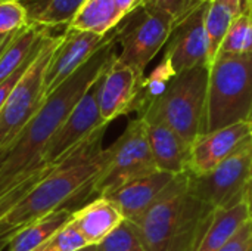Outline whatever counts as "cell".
<instances>
[{
  "mask_svg": "<svg viewBox=\"0 0 252 251\" xmlns=\"http://www.w3.org/2000/svg\"><path fill=\"white\" fill-rule=\"evenodd\" d=\"M117 28L111 40L75 74L65 80L44 102L7 151L0 166V197L32 176L43 163V151L86 92L117 58Z\"/></svg>",
  "mask_w": 252,
  "mask_h": 251,
  "instance_id": "cell-1",
  "label": "cell"
},
{
  "mask_svg": "<svg viewBox=\"0 0 252 251\" xmlns=\"http://www.w3.org/2000/svg\"><path fill=\"white\" fill-rule=\"evenodd\" d=\"M108 126L96 130L75 149L55 164L47 175L6 215L4 228H24L56 210L81 201L105 164L103 135Z\"/></svg>",
  "mask_w": 252,
  "mask_h": 251,
  "instance_id": "cell-2",
  "label": "cell"
},
{
  "mask_svg": "<svg viewBox=\"0 0 252 251\" xmlns=\"http://www.w3.org/2000/svg\"><path fill=\"white\" fill-rule=\"evenodd\" d=\"M214 212L189 191V173H183L134 226L146 251H196Z\"/></svg>",
  "mask_w": 252,
  "mask_h": 251,
  "instance_id": "cell-3",
  "label": "cell"
},
{
  "mask_svg": "<svg viewBox=\"0 0 252 251\" xmlns=\"http://www.w3.org/2000/svg\"><path fill=\"white\" fill-rule=\"evenodd\" d=\"M252 120V53H219L210 67L202 133Z\"/></svg>",
  "mask_w": 252,
  "mask_h": 251,
  "instance_id": "cell-4",
  "label": "cell"
},
{
  "mask_svg": "<svg viewBox=\"0 0 252 251\" xmlns=\"http://www.w3.org/2000/svg\"><path fill=\"white\" fill-rule=\"evenodd\" d=\"M208 77V65H199L174 75L165 92L142 108L137 117L167 124L192 146L202 133Z\"/></svg>",
  "mask_w": 252,
  "mask_h": 251,
  "instance_id": "cell-5",
  "label": "cell"
},
{
  "mask_svg": "<svg viewBox=\"0 0 252 251\" xmlns=\"http://www.w3.org/2000/svg\"><path fill=\"white\" fill-rule=\"evenodd\" d=\"M143 118L131 120L121 136L105 148V164L83 201L109 197L127 183L157 172Z\"/></svg>",
  "mask_w": 252,
  "mask_h": 251,
  "instance_id": "cell-6",
  "label": "cell"
},
{
  "mask_svg": "<svg viewBox=\"0 0 252 251\" xmlns=\"http://www.w3.org/2000/svg\"><path fill=\"white\" fill-rule=\"evenodd\" d=\"M62 34H49L0 111V149L9 151L44 102V75L62 41Z\"/></svg>",
  "mask_w": 252,
  "mask_h": 251,
  "instance_id": "cell-7",
  "label": "cell"
},
{
  "mask_svg": "<svg viewBox=\"0 0 252 251\" xmlns=\"http://www.w3.org/2000/svg\"><path fill=\"white\" fill-rule=\"evenodd\" d=\"M173 28L174 19L167 12L145 3L117 27L118 61L145 77L146 67L165 47Z\"/></svg>",
  "mask_w": 252,
  "mask_h": 251,
  "instance_id": "cell-8",
  "label": "cell"
},
{
  "mask_svg": "<svg viewBox=\"0 0 252 251\" xmlns=\"http://www.w3.org/2000/svg\"><path fill=\"white\" fill-rule=\"evenodd\" d=\"M252 169V138L210 173L189 175V191L214 209L233 206L244 200Z\"/></svg>",
  "mask_w": 252,
  "mask_h": 251,
  "instance_id": "cell-9",
  "label": "cell"
},
{
  "mask_svg": "<svg viewBox=\"0 0 252 251\" xmlns=\"http://www.w3.org/2000/svg\"><path fill=\"white\" fill-rule=\"evenodd\" d=\"M207 4H202L174 24L165 44L162 61L177 75L199 65H208V37L205 30Z\"/></svg>",
  "mask_w": 252,
  "mask_h": 251,
  "instance_id": "cell-10",
  "label": "cell"
},
{
  "mask_svg": "<svg viewBox=\"0 0 252 251\" xmlns=\"http://www.w3.org/2000/svg\"><path fill=\"white\" fill-rule=\"evenodd\" d=\"M105 126L108 124H105L100 117L96 81L80 99V102L74 107L68 118L62 123V126L58 129L55 136L44 148L43 163L49 166L58 164L66 154H69L96 130Z\"/></svg>",
  "mask_w": 252,
  "mask_h": 251,
  "instance_id": "cell-11",
  "label": "cell"
},
{
  "mask_svg": "<svg viewBox=\"0 0 252 251\" xmlns=\"http://www.w3.org/2000/svg\"><path fill=\"white\" fill-rule=\"evenodd\" d=\"M99 36L87 31L65 28L62 41L55 50L44 75V96L55 92L65 80L86 65L114 36Z\"/></svg>",
  "mask_w": 252,
  "mask_h": 251,
  "instance_id": "cell-12",
  "label": "cell"
},
{
  "mask_svg": "<svg viewBox=\"0 0 252 251\" xmlns=\"http://www.w3.org/2000/svg\"><path fill=\"white\" fill-rule=\"evenodd\" d=\"M143 75L117 58L97 80V105L105 124L121 115L137 111Z\"/></svg>",
  "mask_w": 252,
  "mask_h": 251,
  "instance_id": "cell-13",
  "label": "cell"
},
{
  "mask_svg": "<svg viewBox=\"0 0 252 251\" xmlns=\"http://www.w3.org/2000/svg\"><path fill=\"white\" fill-rule=\"evenodd\" d=\"M252 138L251 121H241L196 138L190 148V176H202L232 155Z\"/></svg>",
  "mask_w": 252,
  "mask_h": 251,
  "instance_id": "cell-14",
  "label": "cell"
},
{
  "mask_svg": "<svg viewBox=\"0 0 252 251\" xmlns=\"http://www.w3.org/2000/svg\"><path fill=\"white\" fill-rule=\"evenodd\" d=\"M174 178V175L157 170L145 178L127 183L112 195L103 198H109L120 209L124 220L137 225L146 212L171 185Z\"/></svg>",
  "mask_w": 252,
  "mask_h": 251,
  "instance_id": "cell-15",
  "label": "cell"
},
{
  "mask_svg": "<svg viewBox=\"0 0 252 251\" xmlns=\"http://www.w3.org/2000/svg\"><path fill=\"white\" fill-rule=\"evenodd\" d=\"M143 121L146 124L149 146L157 169L174 176L189 173L192 146L167 124L157 120Z\"/></svg>",
  "mask_w": 252,
  "mask_h": 251,
  "instance_id": "cell-16",
  "label": "cell"
},
{
  "mask_svg": "<svg viewBox=\"0 0 252 251\" xmlns=\"http://www.w3.org/2000/svg\"><path fill=\"white\" fill-rule=\"evenodd\" d=\"M71 222L89 246H97L124 222V216L109 198H96L75 210Z\"/></svg>",
  "mask_w": 252,
  "mask_h": 251,
  "instance_id": "cell-17",
  "label": "cell"
},
{
  "mask_svg": "<svg viewBox=\"0 0 252 251\" xmlns=\"http://www.w3.org/2000/svg\"><path fill=\"white\" fill-rule=\"evenodd\" d=\"M250 220L245 200L223 209H216L211 223L196 251L221 250Z\"/></svg>",
  "mask_w": 252,
  "mask_h": 251,
  "instance_id": "cell-18",
  "label": "cell"
},
{
  "mask_svg": "<svg viewBox=\"0 0 252 251\" xmlns=\"http://www.w3.org/2000/svg\"><path fill=\"white\" fill-rule=\"evenodd\" d=\"M124 18L115 0H86L66 28L108 36Z\"/></svg>",
  "mask_w": 252,
  "mask_h": 251,
  "instance_id": "cell-19",
  "label": "cell"
},
{
  "mask_svg": "<svg viewBox=\"0 0 252 251\" xmlns=\"http://www.w3.org/2000/svg\"><path fill=\"white\" fill-rule=\"evenodd\" d=\"M50 31V28L32 24H27L18 31H15L13 37L9 40V43L0 53V83L10 77L25 64V61L35 50L37 44L41 41V38Z\"/></svg>",
  "mask_w": 252,
  "mask_h": 251,
  "instance_id": "cell-20",
  "label": "cell"
},
{
  "mask_svg": "<svg viewBox=\"0 0 252 251\" xmlns=\"http://www.w3.org/2000/svg\"><path fill=\"white\" fill-rule=\"evenodd\" d=\"M248 6L250 4L247 0H208L205 16V30L208 37V67H211L214 62L227 30Z\"/></svg>",
  "mask_w": 252,
  "mask_h": 251,
  "instance_id": "cell-21",
  "label": "cell"
},
{
  "mask_svg": "<svg viewBox=\"0 0 252 251\" xmlns=\"http://www.w3.org/2000/svg\"><path fill=\"white\" fill-rule=\"evenodd\" d=\"M72 210H56L18 231L6 251H35L41 249L61 228L72 219Z\"/></svg>",
  "mask_w": 252,
  "mask_h": 251,
  "instance_id": "cell-22",
  "label": "cell"
},
{
  "mask_svg": "<svg viewBox=\"0 0 252 251\" xmlns=\"http://www.w3.org/2000/svg\"><path fill=\"white\" fill-rule=\"evenodd\" d=\"M86 0H22L27 22L44 28L68 27Z\"/></svg>",
  "mask_w": 252,
  "mask_h": 251,
  "instance_id": "cell-23",
  "label": "cell"
},
{
  "mask_svg": "<svg viewBox=\"0 0 252 251\" xmlns=\"http://www.w3.org/2000/svg\"><path fill=\"white\" fill-rule=\"evenodd\" d=\"M219 53L248 55L252 53V7H245L227 30ZM217 53V55H219ZM217 58V56H216Z\"/></svg>",
  "mask_w": 252,
  "mask_h": 251,
  "instance_id": "cell-24",
  "label": "cell"
},
{
  "mask_svg": "<svg viewBox=\"0 0 252 251\" xmlns=\"http://www.w3.org/2000/svg\"><path fill=\"white\" fill-rule=\"evenodd\" d=\"M96 247L97 251H146L137 228L127 220H124Z\"/></svg>",
  "mask_w": 252,
  "mask_h": 251,
  "instance_id": "cell-25",
  "label": "cell"
},
{
  "mask_svg": "<svg viewBox=\"0 0 252 251\" xmlns=\"http://www.w3.org/2000/svg\"><path fill=\"white\" fill-rule=\"evenodd\" d=\"M53 166H43L41 169H38L32 176H30L28 179L19 182L18 185H15L13 188H10L4 195L0 197V222L6 217V215L47 175V172L52 169Z\"/></svg>",
  "mask_w": 252,
  "mask_h": 251,
  "instance_id": "cell-26",
  "label": "cell"
},
{
  "mask_svg": "<svg viewBox=\"0 0 252 251\" xmlns=\"http://www.w3.org/2000/svg\"><path fill=\"white\" fill-rule=\"evenodd\" d=\"M87 246V241L74 226V223L68 222L41 249L43 251H77Z\"/></svg>",
  "mask_w": 252,
  "mask_h": 251,
  "instance_id": "cell-27",
  "label": "cell"
},
{
  "mask_svg": "<svg viewBox=\"0 0 252 251\" xmlns=\"http://www.w3.org/2000/svg\"><path fill=\"white\" fill-rule=\"evenodd\" d=\"M27 10L19 0H0V36L27 25Z\"/></svg>",
  "mask_w": 252,
  "mask_h": 251,
  "instance_id": "cell-28",
  "label": "cell"
},
{
  "mask_svg": "<svg viewBox=\"0 0 252 251\" xmlns=\"http://www.w3.org/2000/svg\"><path fill=\"white\" fill-rule=\"evenodd\" d=\"M146 3L167 12L174 19V24L189 13L192 6V0H146Z\"/></svg>",
  "mask_w": 252,
  "mask_h": 251,
  "instance_id": "cell-29",
  "label": "cell"
},
{
  "mask_svg": "<svg viewBox=\"0 0 252 251\" xmlns=\"http://www.w3.org/2000/svg\"><path fill=\"white\" fill-rule=\"evenodd\" d=\"M219 251H252V220L250 219L236 235Z\"/></svg>",
  "mask_w": 252,
  "mask_h": 251,
  "instance_id": "cell-30",
  "label": "cell"
},
{
  "mask_svg": "<svg viewBox=\"0 0 252 251\" xmlns=\"http://www.w3.org/2000/svg\"><path fill=\"white\" fill-rule=\"evenodd\" d=\"M115 3L120 7V10L124 13V16H128L136 9L143 6L146 3V0H115Z\"/></svg>",
  "mask_w": 252,
  "mask_h": 251,
  "instance_id": "cell-31",
  "label": "cell"
},
{
  "mask_svg": "<svg viewBox=\"0 0 252 251\" xmlns=\"http://www.w3.org/2000/svg\"><path fill=\"white\" fill-rule=\"evenodd\" d=\"M19 229H22V228H4V226H0V251H6L9 243L18 234Z\"/></svg>",
  "mask_w": 252,
  "mask_h": 251,
  "instance_id": "cell-32",
  "label": "cell"
},
{
  "mask_svg": "<svg viewBox=\"0 0 252 251\" xmlns=\"http://www.w3.org/2000/svg\"><path fill=\"white\" fill-rule=\"evenodd\" d=\"M244 200H245V203H247V207H248L250 219L252 220V169H251V173H250V179H248V183H247V188H245Z\"/></svg>",
  "mask_w": 252,
  "mask_h": 251,
  "instance_id": "cell-33",
  "label": "cell"
},
{
  "mask_svg": "<svg viewBox=\"0 0 252 251\" xmlns=\"http://www.w3.org/2000/svg\"><path fill=\"white\" fill-rule=\"evenodd\" d=\"M13 34H15V31H13V33H9V34H3V36H0V53H1V50L4 49V46L9 43V40L13 37Z\"/></svg>",
  "mask_w": 252,
  "mask_h": 251,
  "instance_id": "cell-34",
  "label": "cell"
},
{
  "mask_svg": "<svg viewBox=\"0 0 252 251\" xmlns=\"http://www.w3.org/2000/svg\"><path fill=\"white\" fill-rule=\"evenodd\" d=\"M205 3H208V0H192V6H190V10H193V9L199 7V6H202V4H205Z\"/></svg>",
  "mask_w": 252,
  "mask_h": 251,
  "instance_id": "cell-35",
  "label": "cell"
},
{
  "mask_svg": "<svg viewBox=\"0 0 252 251\" xmlns=\"http://www.w3.org/2000/svg\"><path fill=\"white\" fill-rule=\"evenodd\" d=\"M77 251H97V247L96 246H87V247H83Z\"/></svg>",
  "mask_w": 252,
  "mask_h": 251,
  "instance_id": "cell-36",
  "label": "cell"
},
{
  "mask_svg": "<svg viewBox=\"0 0 252 251\" xmlns=\"http://www.w3.org/2000/svg\"><path fill=\"white\" fill-rule=\"evenodd\" d=\"M247 1H248V4L252 7V0H247Z\"/></svg>",
  "mask_w": 252,
  "mask_h": 251,
  "instance_id": "cell-37",
  "label": "cell"
},
{
  "mask_svg": "<svg viewBox=\"0 0 252 251\" xmlns=\"http://www.w3.org/2000/svg\"><path fill=\"white\" fill-rule=\"evenodd\" d=\"M35 251H43V249H38V250H35Z\"/></svg>",
  "mask_w": 252,
  "mask_h": 251,
  "instance_id": "cell-38",
  "label": "cell"
},
{
  "mask_svg": "<svg viewBox=\"0 0 252 251\" xmlns=\"http://www.w3.org/2000/svg\"><path fill=\"white\" fill-rule=\"evenodd\" d=\"M19 1H22V0H19Z\"/></svg>",
  "mask_w": 252,
  "mask_h": 251,
  "instance_id": "cell-39",
  "label": "cell"
},
{
  "mask_svg": "<svg viewBox=\"0 0 252 251\" xmlns=\"http://www.w3.org/2000/svg\"><path fill=\"white\" fill-rule=\"evenodd\" d=\"M251 123H252V120H251Z\"/></svg>",
  "mask_w": 252,
  "mask_h": 251,
  "instance_id": "cell-40",
  "label": "cell"
}]
</instances>
